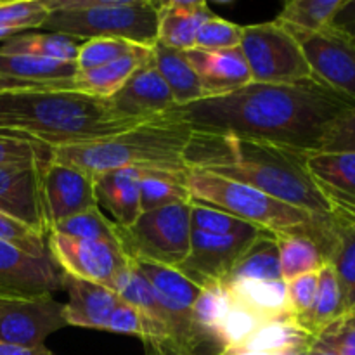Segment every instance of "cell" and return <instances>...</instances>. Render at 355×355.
Segmentation results:
<instances>
[{"label":"cell","mask_w":355,"mask_h":355,"mask_svg":"<svg viewBox=\"0 0 355 355\" xmlns=\"http://www.w3.org/2000/svg\"><path fill=\"white\" fill-rule=\"evenodd\" d=\"M352 101L315 78L297 83H248L234 92L168 111L200 134H229L318 151L329 125Z\"/></svg>","instance_id":"obj_1"},{"label":"cell","mask_w":355,"mask_h":355,"mask_svg":"<svg viewBox=\"0 0 355 355\" xmlns=\"http://www.w3.org/2000/svg\"><path fill=\"white\" fill-rule=\"evenodd\" d=\"M309 151L229 134L193 132L184 151L189 170H203L255 187L333 224L336 215L307 166Z\"/></svg>","instance_id":"obj_2"},{"label":"cell","mask_w":355,"mask_h":355,"mask_svg":"<svg viewBox=\"0 0 355 355\" xmlns=\"http://www.w3.org/2000/svg\"><path fill=\"white\" fill-rule=\"evenodd\" d=\"M135 125L141 123L114 116L107 99L69 87L0 89V128L23 132L52 149L99 141Z\"/></svg>","instance_id":"obj_3"},{"label":"cell","mask_w":355,"mask_h":355,"mask_svg":"<svg viewBox=\"0 0 355 355\" xmlns=\"http://www.w3.org/2000/svg\"><path fill=\"white\" fill-rule=\"evenodd\" d=\"M193 130L170 113L87 144L52 149V162L97 177L113 170H155L187 175L184 151Z\"/></svg>","instance_id":"obj_4"},{"label":"cell","mask_w":355,"mask_h":355,"mask_svg":"<svg viewBox=\"0 0 355 355\" xmlns=\"http://www.w3.org/2000/svg\"><path fill=\"white\" fill-rule=\"evenodd\" d=\"M191 201L218 208L253 227L270 234H304L314 239L324 255L331 243L333 224L318 220L305 210L276 200L255 187L224 179L203 170H189Z\"/></svg>","instance_id":"obj_5"},{"label":"cell","mask_w":355,"mask_h":355,"mask_svg":"<svg viewBox=\"0 0 355 355\" xmlns=\"http://www.w3.org/2000/svg\"><path fill=\"white\" fill-rule=\"evenodd\" d=\"M42 28L80 42L121 38L153 47L158 38V2L151 0H45Z\"/></svg>","instance_id":"obj_6"},{"label":"cell","mask_w":355,"mask_h":355,"mask_svg":"<svg viewBox=\"0 0 355 355\" xmlns=\"http://www.w3.org/2000/svg\"><path fill=\"white\" fill-rule=\"evenodd\" d=\"M191 203L144 211L130 227H120V245L130 260L177 267L191 250Z\"/></svg>","instance_id":"obj_7"},{"label":"cell","mask_w":355,"mask_h":355,"mask_svg":"<svg viewBox=\"0 0 355 355\" xmlns=\"http://www.w3.org/2000/svg\"><path fill=\"white\" fill-rule=\"evenodd\" d=\"M239 49L255 83L281 85L314 78L298 42L277 21L243 26Z\"/></svg>","instance_id":"obj_8"},{"label":"cell","mask_w":355,"mask_h":355,"mask_svg":"<svg viewBox=\"0 0 355 355\" xmlns=\"http://www.w3.org/2000/svg\"><path fill=\"white\" fill-rule=\"evenodd\" d=\"M47 245L52 260L62 274L111 290H114L118 277L130 266V259L123 250L110 243L85 241L51 232Z\"/></svg>","instance_id":"obj_9"},{"label":"cell","mask_w":355,"mask_h":355,"mask_svg":"<svg viewBox=\"0 0 355 355\" xmlns=\"http://www.w3.org/2000/svg\"><path fill=\"white\" fill-rule=\"evenodd\" d=\"M288 31L300 45L312 76L355 103L354 42L335 26L321 31Z\"/></svg>","instance_id":"obj_10"},{"label":"cell","mask_w":355,"mask_h":355,"mask_svg":"<svg viewBox=\"0 0 355 355\" xmlns=\"http://www.w3.org/2000/svg\"><path fill=\"white\" fill-rule=\"evenodd\" d=\"M66 326L62 304L52 295L33 298L0 297V343L42 347L52 333Z\"/></svg>","instance_id":"obj_11"},{"label":"cell","mask_w":355,"mask_h":355,"mask_svg":"<svg viewBox=\"0 0 355 355\" xmlns=\"http://www.w3.org/2000/svg\"><path fill=\"white\" fill-rule=\"evenodd\" d=\"M260 232V229L253 227L239 234L215 236L193 229L189 255L177 270L201 290L224 284L234 263Z\"/></svg>","instance_id":"obj_12"},{"label":"cell","mask_w":355,"mask_h":355,"mask_svg":"<svg viewBox=\"0 0 355 355\" xmlns=\"http://www.w3.org/2000/svg\"><path fill=\"white\" fill-rule=\"evenodd\" d=\"M42 198L49 232L54 225L99 208L96 179L75 166L51 162L42 168Z\"/></svg>","instance_id":"obj_13"},{"label":"cell","mask_w":355,"mask_h":355,"mask_svg":"<svg viewBox=\"0 0 355 355\" xmlns=\"http://www.w3.org/2000/svg\"><path fill=\"white\" fill-rule=\"evenodd\" d=\"M61 288L62 272L52 257L40 259L0 241V297H44Z\"/></svg>","instance_id":"obj_14"},{"label":"cell","mask_w":355,"mask_h":355,"mask_svg":"<svg viewBox=\"0 0 355 355\" xmlns=\"http://www.w3.org/2000/svg\"><path fill=\"white\" fill-rule=\"evenodd\" d=\"M111 111L120 120L144 123L175 107L170 89L156 69L155 61L142 66L116 94L107 99Z\"/></svg>","instance_id":"obj_15"},{"label":"cell","mask_w":355,"mask_h":355,"mask_svg":"<svg viewBox=\"0 0 355 355\" xmlns=\"http://www.w3.org/2000/svg\"><path fill=\"white\" fill-rule=\"evenodd\" d=\"M42 168L44 166L0 168V211L47 238L49 224L42 198Z\"/></svg>","instance_id":"obj_16"},{"label":"cell","mask_w":355,"mask_h":355,"mask_svg":"<svg viewBox=\"0 0 355 355\" xmlns=\"http://www.w3.org/2000/svg\"><path fill=\"white\" fill-rule=\"evenodd\" d=\"M307 166L336 220H355V153L312 151Z\"/></svg>","instance_id":"obj_17"},{"label":"cell","mask_w":355,"mask_h":355,"mask_svg":"<svg viewBox=\"0 0 355 355\" xmlns=\"http://www.w3.org/2000/svg\"><path fill=\"white\" fill-rule=\"evenodd\" d=\"M186 55L203 87V99L224 96L252 83V73L239 47L227 51L191 49Z\"/></svg>","instance_id":"obj_18"},{"label":"cell","mask_w":355,"mask_h":355,"mask_svg":"<svg viewBox=\"0 0 355 355\" xmlns=\"http://www.w3.org/2000/svg\"><path fill=\"white\" fill-rule=\"evenodd\" d=\"M62 288L68 291V304H62V315L68 326L104 329L120 295L103 284L89 283L62 274Z\"/></svg>","instance_id":"obj_19"},{"label":"cell","mask_w":355,"mask_h":355,"mask_svg":"<svg viewBox=\"0 0 355 355\" xmlns=\"http://www.w3.org/2000/svg\"><path fill=\"white\" fill-rule=\"evenodd\" d=\"M78 73L76 62L0 54V89L9 87H68Z\"/></svg>","instance_id":"obj_20"},{"label":"cell","mask_w":355,"mask_h":355,"mask_svg":"<svg viewBox=\"0 0 355 355\" xmlns=\"http://www.w3.org/2000/svg\"><path fill=\"white\" fill-rule=\"evenodd\" d=\"M215 16L203 0H170L158 2V38L156 44L177 51L194 49L201 24Z\"/></svg>","instance_id":"obj_21"},{"label":"cell","mask_w":355,"mask_h":355,"mask_svg":"<svg viewBox=\"0 0 355 355\" xmlns=\"http://www.w3.org/2000/svg\"><path fill=\"white\" fill-rule=\"evenodd\" d=\"M142 170L125 168L101 173L96 179L97 203L107 208L118 227H130L141 217Z\"/></svg>","instance_id":"obj_22"},{"label":"cell","mask_w":355,"mask_h":355,"mask_svg":"<svg viewBox=\"0 0 355 355\" xmlns=\"http://www.w3.org/2000/svg\"><path fill=\"white\" fill-rule=\"evenodd\" d=\"M225 290L238 307L257 315L263 322L293 319L284 281H239L225 284Z\"/></svg>","instance_id":"obj_23"},{"label":"cell","mask_w":355,"mask_h":355,"mask_svg":"<svg viewBox=\"0 0 355 355\" xmlns=\"http://www.w3.org/2000/svg\"><path fill=\"white\" fill-rule=\"evenodd\" d=\"M153 61H155L153 47H141L132 54L106 66L90 69V71H78L68 87L73 90L89 94V96L110 99L113 94H116L127 83V80L137 69Z\"/></svg>","instance_id":"obj_24"},{"label":"cell","mask_w":355,"mask_h":355,"mask_svg":"<svg viewBox=\"0 0 355 355\" xmlns=\"http://www.w3.org/2000/svg\"><path fill=\"white\" fill-rule=\"evenodd\" d=\"M153 54H155L156 69L172 92L175 106H187L203 99V87L186 52L155 44Z\"/></svg>","instance_id":"obj_25"},{"label":"cell","mask_w":355,"mask_h":355,"mask_svg":"<svg viewBox=\"0 0 355 355\" xmlns=\"http://www.w3.org/2000/svg\"><path fill=\"white\" fill-rule=\"evenodd\" d=\"M239 281H283L276 236L260 232L239 257L222 286Z\"/></svg>","instance_id":"obj_26"},{"label":"cell","mask_w":355,"mask_h":355,"mask_svg":"<svg viewBox=\"0 0 355 355\" xmlns=\"http://www.w3.org/2000/svg\"><path fill=\"white\" fill-rule=\"evenodd\" d=\"M326 262L333 267L342 290L343 315L355 312V220H336L333 225Z\"/></svg>","instance_id":"obj_27"},{"label":"cell","mask_w":355,"mask_h":355,"mask_svg":"<svg viewBox=\"0 0 355 355\" xmlns=\"http://www.w3.org/2000/svg\"><path fill=\"white\" fill-rule=\"evenodd\" d=\"M82 42L66 35L51 33H19L7 38L0 45V54L35 55V58L55 59V61L76 62Z\"/></svg>","instance_id":"obj_28"},{"label":"cell","mask_w":355,"mask_h":355,"mask_svg":"<svg viewBox=\"0 0 355 355\" xmlns=\"http://www.w3.org/2000/svg\"><path fill=\"white\" fill-rule=\"evenodd\" d=\"M279 248L283 281L295 279L304 274L319 272L326 266V255L321 246L304 234H276Z\"/></svg>","instance_id":"obj_29"},{"label":"cell","mask_w":355,"mask_h":355,"mask_svg":"<svg viewBox=\"0 0 355 355\" xmlns=\"http://www.w3.org/2000/svg\"><path fill=\"white\" fill-rule=\"evenodd\" d=\"M345 0H291L274 21L293 31H321L333 26Z\"/></svg>","instance_id":"obj_30"},{"label":"cell","mask_w":355,"mask_h":355,"mask_svg":"<svg viewBox=\"0 0 355 355\" xmlns=\"http://www.w3.org/2000/svg\"><path fill=\"white\" fill-rule=\"evenodd\" d=\"M51 162V146L23 132L0 128V168L45 166Z\"/></svg>","instance_id":"obj_31"},{"label":"cell","mask_w":355,"mask_h":355,"mask_svg":"<svg viewBox=\"0 0 355 355\" xmlns=\"http://www.w3.org/2000/svg\"><path fill=\"white\" fill-rule=\"evenodd\" d=\"M189 175V173H187ZM187 175L142 170L141 177V210H156L175 203H191L187 189Z\"/></svg>","instance_id":"obj_32"},{"label":"cell","mask_w":355,"mask_h":355,"mask_svg":"<svg viewBox=\"0 0 355 355\" xmlns=\"http://www.w3.org/2000/svg\"><path fill=\"white\" fill-rule=\"evenodd\" d=\"M318 276V295H315L311 315L305 322V331L311 336H318L322 329L343 318L342 290H340L333 267L326 262V266L319 270Z\"/></svg>","instance_id":"obj_33"},{"label":"cell","mask_w":355,"mask_h":355,"mask_svg":"<svg viewBox=\"0 0 355 355\" xmlns=\"http://www.w3.org/2000/svg\"><path fill=\"white\" fill-rule=\"evenodd\" d=\"M51 232L75 239H85V241L110 243V245H116L121 248L120 227L114 222L107 220V217L101 211V208H92L85 214L75 215V217L54 225Z\"/></svg>","instance_id":"obj_34"},{"label":"cell","mask_w":355,"mask_h":355,"mask_svg":"<svg viewBox=\"0 0 355 355\" xmlns=\"http://www.w3.org/2000/svg\"><path fill=\"white\" fill-rule=\"evenodd\" d=\"M141 47H144V45L121 40V38H92V40L82 42V45H80L76 68H78V71H90V69L118 61V59L132 54Z\"/></svg>","instance_id":"obj_35"},{"label":"cell","mask_w":355,"mask_h":355,"mask_svg":"<svg viewBox=\"0 0 355 355\" xmlns=\"http://www.w3.org/2000/svg\"><path fill=\"white\" fill-rule=\"evenodd\" d=\"M229 309H231V297H229L227 290L222 284H215V286H208L201 290L200 297L194 304L193 314L198 324L220 342L218 329H220Z\"/></svg>","instance_id":"obj_36"},{"label":"cell","mask_w":355,"mask_h":355,"mask_svg":"<svg viewBox=\"0 0 355 355\" xmlns=\"http://www.w3.org/2000/svg\"><path fill=\"white\" fill-rule=\"evenodd\" d=\"M45 17V0H0V30L24 33L31 28H42Z\"/></svg>","instance_id":"obj_37"},{"label":"cell","mask_w":355,"mask_h":355,"mask_svg":"<svg viewBox=\"0 0 355 355\" xmlns=\"http://www.w3.org/2000/svg\"><path fill=\"white\" fill-rule=\"evenodd\" d=\"M191 225L194 231L215 236H232L253 229V225L198 201H191Z\"/></svg>","instance_id":"obj_38"},{"label":"cell","mask_w":355,"mask_h":355,"mask_svg":"<svg viewBox=\"0 0 355 355\" xmlns=\"http://www.w3.org/2000/svg\"><path fill=\"white\" fill-rule=\"evenodd\" d=\"M241 37L243 26L224 19V17L211 16L198 30L194 49H200V51H227V49L239 47Z\"/></svg>","instance_id":"obj_39"},{"label":"cell","mask_w":355,"mask_h":355,"mask_svg":"<svg viewBox=\"0 0 355 355\" xmlns=\"http://www.w3.org/2000/svg\"><path fill=\"white\" fill-rule=\"evenodd\" d=\"M0 241L16 246L21 252L30 253L33 257H40V259L51 257L45 236L38 234L23 222L2 214V211H0Z\"/></svg>","instance_id":"obj_40"},{"label":"cell","mask_w":355,"mask_h":355,"mask_svg":"<svg viewBox=\"0 0 355 355\" xmlns=\"http://www.w3.org/2000/svg\"><path fill=\"white\" fill-rule=\"evenodd\" d=\"M318 272L304 274V276L295 277V279L288 281L286 283L288 304H290L291 315H293L295 322H297L304 331L305 322H307L309 315H311L312 312V307H314L315 295H318Z\"/></svg>","instance_id":"obj_41"},{"label":"cell","mask_w":355,"mask_h":355,"mask_svg":"<svg viewBox=\"0 0 355 355\" xmlns=\"http://www.w3.org/2000/svg\"><path fill=\"white\" fill-rule=\"evenodd\" d=\"M318 151L355 153V104L329 125L319 142Z\"/></svg>","instance_id":"obj_42"},{"label":"cell","mask_w":355,"mask_h":355,"mask_svg":"<svg viewBox=\"0 0 355 355\" xmlns=\"http://www.w3.org/2000/svg\"><path fill=\"white\" fill-rule=\"evenodd\" d=\"M318 338L324 340L329 347H333L336 355H355V312L343 315L322 329Z\"/></svg>","instance_id":"obj_43"},{"label":"cell","mask_w":355,"mask_h":355,"mask_svg":"<svg viewBox=\"0 0 355 355\" xmlns=\"http://www.w3.org/2000/svg\"><path fill=\"white\" fill-rule=\"evenodd\" d=\"M106 331L118 333V335H130L137 336V338H144V322H142V315L135 307L120 298L114 311L111 312L110 321H107Z\"/></svg>","instance_id":"obj_44"},{"label":"cell","mask_w":355,"mask_h":355,"mask_svg":"<svg viewBox=\"0 0 355 355\" xmlns=\"http://www.w3.org/2000/svg\"><path fill=\"white\" fill-rule=\"evenodd\" d=\"M333 26L338 28L355 44V0H345L343 2L342 9L336 12Z\"/></svg>","instance_id":"obj_45"},{"label":"cell","mask_w":355,"mask_h":355,"mask_svg":"<svg viewBox=\"0 0 355 355\" xmlns=\"http://www.w3.org/2000/svg\"><path fill=\"white\" fill-rule=\"evenodd\" d=\"M0 355H54L45 345L42 347H21L0 343Z\"/></svg>","instance_id":"obj_46"},{"label":"cell","mask_w":355,"mask_h":355,"mask_svg":"<svg viewBox=\"0 0 355 355\" xmlns=\"http://www.w3.org/2000/svg\"><path fill=\"white\" fill-rule=\"evenodd\" d=\"M305 355H336V352L333 350V347H329L328 343L324 342V340L315 336V338H312V342L309 343Z\"/></svg>","instance_id":"obj_47"},{"label":"cell","mask_w":355,"mask_h":355,"mask_svg":"<svg viewBox=\"0 0 355 355\" xmlns=\"http://www.w3.org/2000/svg\"><path fill=\"white\" fill-rule=\"evenodd\" d=\"M307 347L298 350H290V352H241V350H234V352H224L220 355H305V352H307Z\"/></svg>","instance_id":"obj_48"},{"label":"cell","mask_w":355,"mask_h":355,"mask_svg":"<svg viewBox=\"0 0 355 355\" xmlns=\"http://www.w3.org/2000/svg\"><path fill=\"white\" fill-rule=\"evenodd\" d=\"M14 35H19V33L14 30H0V42H6L7 38L14 37Z\"/></svg>","instance_id":"obj_49"},{"label":"cell","mask_w":355,"mask_h":355,"mask_svg":"<svg viewBox=\"0 0 355 355\" xmlns=\"http://www.w3.org/2000/svg\"><path fill=\"white\" fill-rule=\"evenodd\" d=\"M151 355H158V354H151Z\"/></svg>","instance_id":"obj_50"}]
</instances>
